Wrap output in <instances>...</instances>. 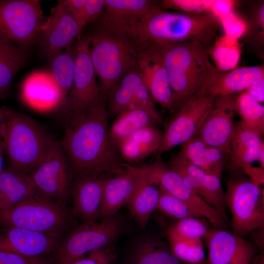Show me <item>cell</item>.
Segmentation results:
<instances>
[{
  "label": "cell",
  "instance_id": "cell-32",
  "mask_svg": "<svg viewBox=\"0 0 264 264\" xmlns=\"http://www.w3.org/2000/svg\"><path fill=\"white\" fill-rule=\"evenodd\" d=\"M208 52L218 71H228L238 67L241 54L238 40L225 35L220 36Z\"/></svg>",
  "mask_w": 264,
  "mask_h": 264
},
{
  "label": "cell",
  "instance_id": "cell-13",
  "mask_svg": "<svg viewBox=\"0 0 264 264\" xmlns=\"http://www.w3.org/2000/svg\"><path fill=\"white\" fill-rule=\"evenodd\" d=\"M236 97L233 94L215 98L196 135L207 145L219 149L230 160V143L235 128Z\"/></svg>",
  "mask_w": 264,
  "mask_h": 264
},
{
  "label": "cell",
  "instance_id": "cell-41",
  "mask_svg": "<svg viewBox=\"0 0 264 264\" xmlns=\"http://www.w3.org/2000/svg\"><path fill=\"white\" fill-rule=\"evenodd\" d=\"M225 35L238 40L245 33L247 25L243 18L232 11L220 20Z\"/></svg>",
  "mask_w": 264,
  "mask_h": 264
},
{
  "label": "cell",
  "instance_id": "cell-38",
  "mask_svg": "<svg viewBox=\"0 0 264 264\" xmlns=\"http://www.w3.org/2000/svg\"><path fill=\"white\" fill-rule=\"evenodd\" d=\"M159 196L156 209L167 216L178 220L188 218L199 219L183 201L159 189Z\"/></svg>",
  "mask_w": 264,
  "mask_h": 264
},
{
  "label": "cell",
  "instance_id": "cell-37",
  "mask_svg": "<svg viewBox=\"0 0 264 264\" xmlns=\"http://www.w3.org/2000/svg\"><path fill=\"white\" fill-rule=\"evenodd\" d=\"M249 12L246 22L247 28L245 33H247L248 39L253 46L257 47L261 56L263 54L264 39V2H256Z\"/></svg>",
  "mask_w": 264,
  "mask_h": 264
},
{
  "label": "cell",
  "instance_id": "cell-16",
  "mask_svg": "<svg viewBox=\"0 0 264 264\" xmlns=\"http://www.w3.org/2000/svg\"><path fill=\"white\" fill-rule=\"evenodd\" d=\"M20 97L26 106L41 112L64 110L66 98L49 71L30 73L20 88Z\"/></svg>",
  "mask_w": 264,
  "mask_h": 264
},
{
  "label": "cell",
  "instance_id": "cell-50",
  "mask_svg": "<svg viewBox=\"0 0 264 264\" xmlns=\"http://www.w3.org/2000/svg\"><path fill=\"white\" fill-rule=\"evenodd\" d=\"M9 108H7L5 106H2L0 107V133L1 124L6 117L7 111Z\"/></svg>",
  "mask_w": 264,
  "mask_h": 264
},
{
  "label": "cell",
  "instance_id": "cell-23",
  "mask_svg": "<svg viewBox=\"0 0 264 264\" xmlns=\"http://www.w3.org/2000/svg\"><path fill=\"white\" fill-rule=\"evenodd\" d=\"M142 168L125 164L120 173L106 179L103 189L101 218L116 214L127 204Z\"/></svg>",
  "mask_w": 264,
  "mask_h": 264
},
{
  "label": "cell",
  "instance_id": "cell-18",
  "mask_svg": "<svg viewBox=\"0 0 264 264\" xmlns=\"http://www.w3.org/2000/svg\"><path fill=\"white\" fill-rule=\"evenodd\" d=\"M208 248L207 264H249L254 246L223 229L208 230L204 237Z\"/></svg>",
  "mask_w": 264,
  "mask_h": 264
},
{
  "label": "cell",
  "instance_id": "cell-14",
  "mask_svg": "<svg viewBox=\"0 0 264 264\" xmlns=\"http://www.w3.org/2000/svg\"><path fill=\"white\" fill-rule=\"evenodd\" d=\"M136 67L152 99L174 115L176 109L167 71L146 42L138 44Z\"/></svg>",
  "mask_w": 264,
  "mask_h": 264
},
{
  "label": "cell",
  "instance_id": "cell-49",
  "mask_svg": "<svg viewBox=\"0 0 264 264\" xmlns=\"http://www.w3.org/2000/svg\"><path fill=\"white\" fill-rule=\"evenodd\" d=\"M258 160L260 164V168L264 169V143L262 144L261 149L259 154Z\"/></svg>",
  "mask_w": 264,
  "mask_h": 264
},
{
  "label": "cell",
  "instance_id": "cell-46",
  "mask_svg": "<svg viewBox=\"0 0 264 264\" xmlns=\"http://www.w3.org/2000/svg\"><path fill=\"white\" fill-rule=\"evenodd\" d=\"M241 168L257 186L260 187V185L264 184V171L263 169L254 167L251 164L243 165Z\"/></svg>",
  "mask_w": 264,
  "mask_h": 264
},
{
  "label": "cell",
  "instance_id": "cell-22",
  "mask_svg": "<svg viewBox=\"0 0 264 264\" xmlns=\"http://www.w3.org/2000/svg\"><path fill=\"white\" fill-rule=\"evenodd\" d=\"M264 77L263 65L242 67L238 66L224 72L217 71L199 91L215 98L233 95L246 90L254 81Z\"/></svg>",
  "mask_w": 264,
  "mask_h": 264
},
{
  "label": "cell",
  "instance_id": "cell-47",
  "mask_svg": "<svg viewBox=\"0 0 264 264\" xmlns=\"http://www.w3.org/2000/svg\"><path fill=\"white\" fill-rule=\"evenodd\" d=\"M250 96L259 103L264 101V77L254 81L246 89Z\"/></svg>",
  "mask_w": 264,
  "mask_h": 264
},
{
  "label": "cell",
  "instance_id": "cell-31",
  "mask_svg": "<svg viewBox=\"0 0 264 264\" xmlns=\"http://www.w3.org/2000/svg\"><path fill=\"white\" fill-rule=\"evenodd\" d=\"M129 264H180L179 260L159 242L151 239L140 241L130 255Z\"/></svg>",
  "mask_w": 264,
  "mask_h": 264
},
{
  "label": "cell",
  "instance_id": "cell-17",
  "mask_svg": "<svg viewBox=\"0 0 264 264\" xmlns=\"http://www.w3.org/2000/svg\"><path fill=\"white\" fill-rule=\"evenodd\" d=\"M159 6L154 0H105L104 11L99 24L134 37L133 31L137 23Z\"/></svg>",
  "mask_w": 264,
  "mask_h": 264
},
{
  "label": "cell",
  "instance_id": "cell-10",
  "mask_svg": "<svg viewBox=\"0 0 264 264\" xmlns=\"http://www.w3.org/2000/svg\"><path fill=\"white\" fill-rule=\"evenodd\" d=\"M74 72L71 90L64 111L80 112L92 107L104 97L97 82L90 55L88 34L81 36L73 47Z\"/></svg>",
  "mask_w": 264,
  "mask_h": 264
},
{
  "label": "cell",
  "instance_id": "cell-19",
  "mask_svg": "<svg viewBox=\"0 0 264 264\" xmlns=\"http://www.w3.org/2000/svg\"><path fill=\"white\" fill-rule=\"evenodd\" d=\"M59 240L19 227H0V250L27 257H43L56 251Z\"/></svg>",
  "mask_w": 264,
  "mask_h": 264
},
{
  "label": "cell",
  "instance_id": "cell-6",
  "mask_svg": "<svg viewBox=\"0 0 264 264\" xmlns=\"http://www.w3.org/2000/svg\"><path fill=\"white\" fill-rule=\"evenodd\" d=\"M65 207L37 193L0 214V226L19 227L60 240L69 223Z\"/></svg>",
  "mask_w": 264,
  "mask_h": 264
},
{
  "label": "cell",
  "instance_id": "cell-33",
  "mask_svg": "<svg viewBox=\"0 0 264 264\" xmlns=\"http://www.w3.org/2000/svg\"><path fill=\"white\" fill-rule=\"evenodd\" d=\"M235 104L240 122L262 136L264 132V106L253 98L246 90L236 97Z\"/></svg>",
  "mask_w": 264,
  "mask_h": 264
},
{
  "label": "cell",
  "instance_id": "cell-27",
  "mask_svg": "<svg viewBox=\"0 0 264 264\" xmlns=\"http://www.w3.org/2000/svg\"><path fill=\"white\" fill-rule=\"evenodd\" d=\"M159 196V189L148 181L145 167L142 168L127 203L132 216L141 226L146 225L150 216L156 210Z\"/></svg>",
  "mask_w": 264,
  "mask_h": 264
},
{
  "label": "cell",
  "instance_id": "cell-44",
  "mask_svg": "<svg viewBox=\"0 0 264 264\" xmlns=\"http://www.w3.org/2000/svg\"><path fill=\"white\" fill-rule=\"evenodd\" d=\"M0 264H49L42 257H27L0 250Z\"/></svg>",
  "mask_w": 264,
  "mask_h": 264
},
{
  "label": "cell",
  "instance_id": "cell-8",
  "mask_svg": "<svg viewBox=\"0 0 264 264\" xmlns=\"http://www.w3.org/2000/svg\"><path fill=\"white\" fill-rule=\"evenodd\" d=\"M226 205L232 215L234 234L242 237L264 224V199L260 187L249 178L234 177L227 182Z\"/></svg>",
  "mask_w": 264,
  "mask_h": 264
},
{
  "label": "cell",
  "instance_id": "cell-25",
  "mask_svg": "<svg viewBox=\"0 0 264 264\" xmlns=\"http://www.w3.org/2000/svg\"><path fill=\"white\" fill-rule=\"evenodd\" d=\"M181 145L177 154L205 172L221 177L225 160L221 151L207 145L197 136Z\"/></svg>",
  "mask_w": 264,
  "mask_h": 264
},
{
  "label": "cell",
  "instance_id": "cell-20",
  "mask_svg": "<svg viewBox=\"0 0 264 264\" xmlns=\"http://www.w3.org/2000/svg\"><path fill=\"white\" fill-rule=\"evenodd\" d=\"M168 166L174 171H182L192 176L196 183L198 194L227 221L225 195L220 176L205 172L178 154L171 156Z\"/></svg>",
  "mask_w": 264,
  "mask_h": 264
},
{
  "label": "cell",
  "instance_id": "cell-45",
  "mask_svg": "<svg viewBox=\"0 0 264 264\" xmlns=\"http://www.w3.org/2000/svg\"><path fill=\"white\" fill-rule=\"evenodd\" d=\"M236 2L232 0H213L211 12L220 20L233 11Z\"/></svg>",
  "mask_w": 264,
  "mask_h": 264
},
{
  "label": "cell",
  "instance_id": "cell-4",
  "mask_svg": "<svg viewBox=\"0 0 264 264\" xmlns=\"http://www.w3.org/2000/svg\"><path fill=\"white\" fill-rule=\"evenodd\" d=\"M0 138L7 165L29 176L57 143L37 121L9 108Z\"/></svg>",
  "mask_w": 264,
  "mask_h": 264
},
{
  "label": "cell",
  "instance_id": "cell-7",
  "mask_svg": "<svg viewBox=\"0 0 264 264\" xmlns=\"http://www.w3.org/2000/svg\"><path fill=\"white\" fill-rule=\"evenodd\" d=\"M39 0H0V37L29 51L40 40L44 22Z\"/></svg>",
  "mask_w": 264,
  "mask_h": 264
},
{
  "label": "cell",
  "instance_id": "cell-21",
  "mask_svg": "<svg viewBox=\"0 0 264 264\" xmlns=\"http://www.w3.org/2000/svg\"><path fill=\"white\" fill-rule=\"evenodd\" d=\"M107 177H76L72 212L83 223L101 218L104 186Z\"/></svg>",
  "mask_w": 264,
  "mask_h": 264
},
{
  "label": "cell",
  "instance_id": "cell-51",
  "mask_svg": "<svg viewBox=\"0 0 264 264\" xmlns=\"http://www.w3.org/2000/svg\"><path fill=\"white\" fill-rule=\"evenodd\" d=\"M263 264V263H262V264Z\"/></svg>",
  "mask_w": 264,
  "mask_h": 264
},
{
  "label": "cell",
  "instance_id": "cell-26",
  "mask_svg": "<svg viewBox=\"0 0 264 264\" xmlns=\"http://www.w3.org/2000/svg\"><path fill=\"white\" fill-rule=\"evenodd\" d=\"M163 133L153 126H147L135 132L118 147L123 160L130 163L137 161L156 153Z\"/></svg>",
  "mask_w": 264,
  "mask_h": 264
},
{
  "label": "cell",
  "instance_id": "cell-34",
  "mask_svg": "<svg viewBox=\"0 0 264 264\" xmlns=\"http://www.w3.org/2000/svg\"><path fill=\"white\" fill-rule=\"evenodd\" d=\"M71 45L65 52L58 53L49 59V71L66 99L72 86L74 72V57Z\"/></svg>",
  "mask_w": 264,
  "mask_h": 264
},
{
  "label": "cell",
  "instance_id": "cell-35",
  "mask_svg": "<svg viewBox=\"0 0 264 264\" xmlns=\"http://www.w3.org/2000/svg\"><path fill=\"white\" fill-rule=\"evenodd\" d=\"M133 68L124 75L107 96L106 105L109 116H116L132 105L133 99Z\"/></svg>",
  "mask_w": 264,
  "mask_h": 264
},
{
  "label": "cell",
  "instance_id": "cell-28",
  "mask_svg": "<svg viewBox=\"0 0 264 264\" xmlns=\"http://www.w3.org/2000/svg\"><path fill=\"white\" fill-rule=\"evenodd\" d=\"M157 123L152 114L141 107L128 109L118 114L109 129L110 139L118 150L119 145L138 130Z\"/></svg>",
  "mask_w": 264,
  "mask_h": 264
},
{
  "label": "cell",
  "instance_id": "cell-12",
  "mask_svg": "<svg viewBox=\"0 0 264 264\" xmlns=\"http://www.w3.org/2000/svg\"><path fill=\"white\" fill-rule=\"evenodd\" d=\"M72 176L64 152L58 142L29 175L38 194L63 205L70 192Z\"/></svg>",
  "mask_w": 264,
  "mask_h": 264
},
{
  "label": "cell",
  "instance_id": "cell-2",
  "mask_svg": "<svg viewBox=\"0 0 264 264\" xmlns=\"http://www.w3.org/2000/svg\"><path fill=\"white\" fill-rule=\"evenodd\" d=\"M147 43L167 71L176 111L199 92L217 71L210 61L205 46L198 42Z\"/></svg>",
  "mask_w": 264,
  "mask_h": 264
},
{
  "label": "cell",
  "instance_id": "cell-3",
  "mask_svg": "<svg viewBox=\"0 0 264 264\" xmlns=\"http://www.w3.org/2000/svg\"><path fill=\"white\" fill-rule=\"evenodd\" d=\"M221 26L219 18L212 13L168 12L159 6L137 23L133 36L138 42L165 44L196 41L205 46L217 37Z\"/></svg>",
  "mask_w": 264,
  "mask_h": 264
},
{
  "label": "cell",
  "instance_id": "cell-9",
  "mask_svg": "<svg viewBox=\"0 0 264 264\" xmlns=\"http://www.w3.org/2000/svg\"><path fill=\"white\" fill-rule=\"evenodd\" d=\"M116 215L101 218L100 221L83 223L74 229L56 251L60 264H66L96 250L109 248L123 229V223Z\"/></svg>",
  "mask_w": 264,
  "mask_h": 264
},
{
  "label": "cell",
  "instance_id": "cell-1",
  "mask_svg": "<svg viewBox=\"0 0 264 264\" xmlns=\"http://www.w3.org/2000/svg\"><path fill=\"white\" fill-rule=\"evenodd\" d=\"M107 98L80 112H65L66 122L60 143L73 176L109 177L125 164L109 137Z\"/></svg>",
  "mask_w": 264,
  "mask_h": 264
},
{
  "label": "cell",
  "instance_id": "cell-15",
  "mask_svg": "<svg viewBox=\"0 0 264 264\" xmlns=\"http://www.w3.org/2000/svg\"><path fill=\"white\" fill-rule=\"evenodd\" d=\"M81 33L74 16L57 3L42 26L40 53L49 60L79 40Z\"/></svg>",
  "mask_w": 264,
  "mask_h": 264
},
{
  "label": "cell",
  "instance_id": "cell-48",
  "mask_svg": "<svg viewBox=\"0 0 264 264\" xmlns=\"http://www.w3.org/2000/svg\"><path fill=\"white\" fill-rule=\"evenodd\" d=\"M5 155L3 142L0 138V175L4 169V155Z\"/></svg>",
  "mask_w": 264,
  "mask_h": 264
},
{
  "label": "cell",
  "instance_id": "cell-30",
  "mask_svg": "<svg viewBox=\"0 0 264 264\" xmlns=\"http://www.w3.org/2000/svg\"><path fill=\"white\" fill-rule=\"evenodd\" d=\"M261 137L256 132L244 126L240 121L235 124L230 143L231 160L240 168L258 160L263 142Z\"/></svg>",
  "mask_w": 264,
  "mask_h": 264
},
{
  "label": "cell",
  "instance_id": "cell-43",
  "mask_svg": "<svg viewBox=\"0 0 264 264\" xmlns=\"http://www.w3.org/2000/svg\"><path fill=\"white\" fill-rule=\"evenodd\" d=\"M104 8L105 0H86L82 18L83 28L88 23L98 22Z\"/></svg>",
  "mask_w": 264,
  "mask_h": 264
},
{
  "label": "cell",
  "instance_id": "cell-42",
  "mask_svg": "<svg viewBox=\"0 0 264 264\" xmlns=\"http://www.w3.org/2000/svg\"><path fill=\"white\" fill-rule=\"evenodd\" d=\"M114 255L109 248L91 251L85 256L66 264H111Z\"/></svg>",
  "mask_w": 264,
  "mask_h": 264
},
{
  "label": "cell",
  "instance_id": "cell-29",
  "mask_svg": "<svg viewBox=\"0 0 264 264\" xmlns=\"http://www.w3.org/2000/svg\"><path fill=\"white\" fill-rule=\"evenodd\" d=\"M28 53L0 37V99L7 97L16 76L28 60Z\"/></svg>",
  "mask_w": 264,
  "mask_h": 264
},
{
  "label": "cell",
  "instance_id": "cell-24",
  "mask_svg": "<svg viewBox=\"0 0 264 264\" xmlns=\"http://www.w3.org/2000/svg\"><path fill=\"white\" fill-rule=\"evenodd\" d=\"M37 193L28 175L6 165L0 175V214Z\"/></svg>",
  "mask_w": 264,
  "mask_h": 264
},
{
  "label": "cell",
  "instance_id": "cell-11",
  "mask_svg": "<svg viewBox=\"0 0 264 264\" xmlns=\"http://www.w3.org/2000/svg\"><path fill=\"white\" fill-rule=\"evenodd\" d=\"M214 99L199 91L183 105L166 127L157 152L164 153L196 136L211 109Z\"/></svg>",
  "mask_w": 264,
  "mask_h": 264
},
{
  "label": "cell",
  "instance_id": "cell-36",
  "mask_svg": "<svg viewBox=\"0 0 264 264\" xmlns=\"http://www.w3.org/2000/svg\"><path fill=\"white\" fill-rule=\"evenodd\" d=\"M167 235L173 254L178 259L194 264L200 263L204 259L201 239L182 238L169 231Z\"/></svg>",
  "mask_w": 264,
  "mask_h": 264
},
{
  "label": "cell",
  "instance_id": "cell-5",
  "mask_svg": "<svg viewBox=\"0 0 264 264\" xmlns=\"http://www.w3.org/2000/svg\"><path fill=\"white\" fill-rule=\"evenodd\" d=\"M88 35L92 63L101 92L107 98L124 75L136 66L139 42L99 24Z\"/></svg>",
  "mask_w": 264,
  "mask_h": 264
},
{
  "label": "cell",
  "instance_id": "cell-40",
  "mask_svg": "<svg viewBox=\"0 0 264 264\" xmlns=\"http://www.w3.org/2000/svg\"><path fill=\"white\" fill-rule=\"evenodd\" d=\"M213 0H163L159 5L163 9H170L179 13L200 15L211 13Z\"/></svg>",
  "mask_w": 264,
  "mask_h": 264
},
{
  "label": "cell",
  "instance_id": "cell-39",
  "mask_svg": "<svg viewBox=\"0 0 264 264\" xmlns=\"http://www.w3.org/2000/svg\"><path fill=\"white\" fill-rule=\"evenodd\" d=\"M168 231L182 238L195 240L204 237L208 229L198 218H188L178 220Z\"/></svg>",
  "mask_w": 264,
  "mask_h": 264
}]
</instances>
